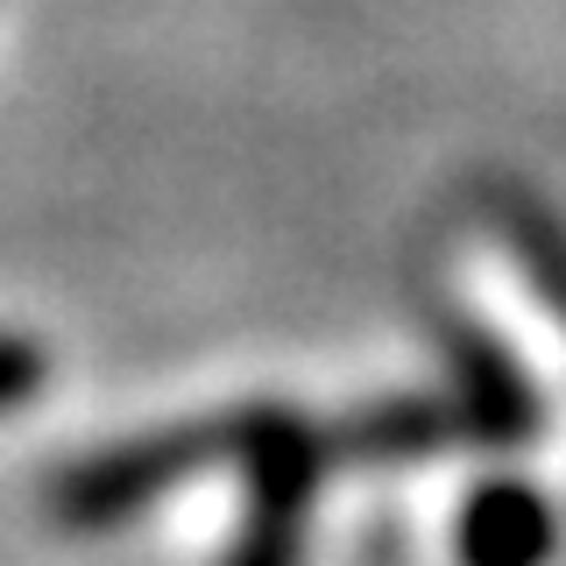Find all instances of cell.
Returning <instances> with one entry per match:
<instances>
[{
    "mask_svg": "<svg viewBox=\"0 0 566 566\" xmlns=\"http://www.w3.org/2000/svg\"><path fill=\"white\" fill-rule=\"evenodd\" d=\"M432 333H439V354H447V376H453L460 432L482 439V447H503V453L531 447L545 424V397L531 382V368L510 354V340H495L468 312H439Z\"/></svg>",
    "mask_w": 566,
    "mask_h": 566,
    "instance_id": "3957f363",
    "label": "cell"
},
{
    "mask_svg": "<svg viewBox=\"0 0 566 566\" xmlns=\"http://www.w3.org/2000/svg\"><path fill=\"white\" fill-rule=\"evenodd\" d=\"M50 382V354L29 340V333H0V418L29 411Z\"/></svg>",
    "mask_w": 566,
    "mask_h": 566,
    "instance_id": "52a82bcc",
    "label": "cell"
},
{
    "mask_svg": "<svg viewBox=\"0 0 566 566\" xmlns=\"http://www.w3.org/2000/svg\"><path fill=\"white\" fill-rule=\"evenodd\" d=\"M460 432L453 403L432 397H389L376 411H354L347 424H333V460H361V468H411L432 460Z\"/></svg>",
    "mask_w": 566,
    "mask_h": 566,
    "instance_id": "5b68a950",
    "label": "cell"
},
{
    "mask_svg": "<svg viewBox=\"0 0 566 566\" xmlns=\"http://www.w3.org/2000/svg\"><path fill=\"white\" fill-rule=\"evenodd\" d=\"M453 553L460 566H545L559 553V517L553 495L524 474H489L468 489L453 524Z\"/></svg>",
    "mask_w": 566,
    "mask_h": 566,
    "instance_id": "277c9868",
    "label": "cell"
},
{
    "mask_svg": "<svg viewBox=\"0 0 566 566\" xmlns=\"http://www.w3.org/2000/svg\"><path fill=\"white\" fill-rule=\"evenodd\" d=\"M220 460H241V411L234 418H177L156 432H135L120 447H99L50 482V517L64 531H114L142 517L156 495L199 482Z\"/></svg>",
    "mask_w": 566,
    "mask_h": 566,
    "instance_id": "6da1fadb",
    "label": "cell"
},
{
    "mask_svg": "<svg viewBox=\"0 0 566 566\" xmlns=\"http://www.w3.org/2000/svg\"><path fill=\"white\" fill-rule=\"evenodd\" d=\"M333 468V432L305 411L255 403L241 411V482H248V517L234 531L220 566H305L312 538V503Z\"/></svg>",
    "mask_w": 566,
    "mask_h": 566,
    "instance_id": "7a4b0ae2",
    "label": "cell"
},
{
    "mask_svg": "<svg viewBox=\"0 0 566 566\" xmlns=\"http://www.w3.org/2000/svg\"><path fill=\"white\" fill-rule=\"evenodd\" d=\"M482 206H489V220H495V234H503V248L524 262L531 291L545 297V312L566 326V227H559L538 199H531V191H517V185H489Z\"/></svg>",
    "mask_w": 566,
    "mask_h": 566,
    "instance_id": "8992f818",
    "label": "cell"
}]
</instances>
